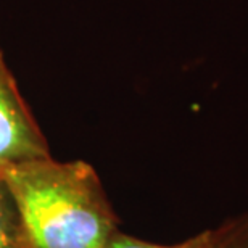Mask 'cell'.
Segmentation results:
<instances>
[{"mask_svg": "<svg viewBox=\"0 0 248 248\" xmlns=\"http://www.w3.org/2000/svg\"><path fill=\"white\" fill-rule=\"evenodd\" d=\"M21 221L28 248H105L118 216L95 170L52 156L0 171Z\"/></svg>", "mask_w": 248, "mask_h": 248, "instance_id": "obj_1", "label": "cell"}, {"mask_svg": "<svg viewBox=\"0 0 248 248\" xmlns=\"http://www.w3.org/2000/svg\"><path fill=\"white\" fill-rule=\"evenodd\" d=\"M50 155L47 137L0 50V171Z\"/></svg>", "mask_w": 248, "mask_h": 248, "instance_id": "obj_2", "label": "cell"}, {"mask_svg": "<svg viewBox=\"0 0 248 248\" xmlns=\"http://www.w3.org/2000/svg\"><path fill=\"white\" fill-rule=\"evenodd\" d=\"M0 248H28L18 210L0 174Z\"/></svg>", "mask_w": 248, "mask_h": 248, "instance_id": "obj_3", "label": "cell"}, {"mask_svg": "<svg viewBox=\"0 0 248 248\" xmlns=\"http://www.w3.org/2000/svg\"><path fill=\"white\" fill-rule=\"evenodd\" d=\"M105 248H217L216 247V235L215 229H206L198 232L197 235L190 237L184 242L174 245H161V244H153V242L140 240L137 237L127 235L121 231H116L111 235V239L108 240Z\"/></svg>", "mask_w": 248, "mask_h": 248, "instance_id": "obj_4", "label": "cell"}, {"mask_svg": "<svg viewBox=\"0 0 248 248\" xmlns=\"http://www.w3.org/2000/svg\"><path fill=\"white\" fill-rule=\"evenodd\" d=\"M217 248H248V211L215 227Z\"/></svg>", "mask_w": 248, "mask_h": 248, "instance_id": "obj_5", "label": "cell"}]
</instances>
